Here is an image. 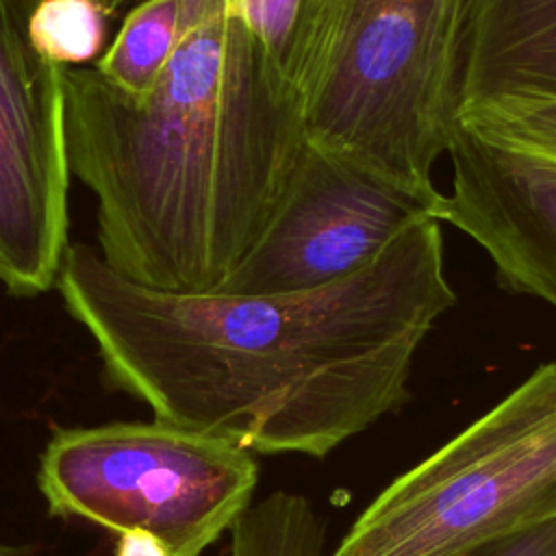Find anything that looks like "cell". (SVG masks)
<instances>
[{"instance_id": "8992f818", "label": "cell", "mask_w": 556, "mask_h": 556, "mask_svg": "<svg viewBox=\"0 0 556 556\" xmlns=\"http://www.w3.org/2000/svg\"><path fill=\"white\" fill-rule=\"evenodd\" d=\"M39 2L0 0V282L17 298L54 287L70 245L65 67L30 39Z\"/></svg>"}, {"instance_id": "52a82bcc", "label": "cell", "mask_w": 556, "mask_h": 556, "mask_svg": "<svg viewBox=\"0 0 556 556\" xmlns=\"http://www.w3.org/2000/svg\"><path fill=\"white\" fill-rule=\"evenodd\" d=\"M428 202L306 139L267 228L217 291L295 293L374 263L404 230L437 219Z\"/></svg>"}, {"instance_id": "5b68a950", "label": "cell", "mask_w": 556, "mask_h": 556, "mask_svg": "<svg viewBox=\"0 0 556 556\" xmlns=\"http://www.w3.org/2000/svg\"><path fill=\"white\" fill-rule=\"evenodd\" d=\"M48 513L117 534H152L169 556H202L250 508V450L161 419L61 428L37 476Z\"/></svg>"}, {"instance_id": "30bf717a", "label": "cell", "mask_w": 556, "mask_h": 556, "mask_svg": "<svg viewBox=\"0 0 556 556\" xmlns=\"http://www.w3.org/2000/svg\"><path fill=\"white\" fill-rule=\"evenodd\" d=\"M345 0H230L280 78L306 102L315 89Z\"/></svg>"}, {"instance_id": "6da1fadb", "label": "cell", "mask_w": 556, "mask_h": 556, "mask_svg": "<svg viewBox=\"0 0 556 556\" xmlns=\"http://www.w3.org/2000/svg\"><path fill=\"white\" fill-rule=\"evenodd\" d=\"M54 287L109 380L154 419L258 454L315 458L408 400L415 352L456 302L434 217L311 291L148 287L85 243L67 245Z\"/></svg>"}, {"instance_id": "9a60e30c", "label": "cell", "mask_w": 556, "mask_h": 556, "mask_svg": "<svg viewBox=\"0 0 556 556\" xmlns=\"http://www.w3.org/2000/svg\"><path fill=\"white\" fill-rule=\"evenodd\" d=\"M463 556H556V521L489 543Z\"/></svg>"}, {"instance_id": "277c9868", "label": "cell", "mask_w": 556, "mask_h": 556, "mask_svg": "<svg viewBox=\"0 0 556 556\" xmlns=\"http://www.w3.org/2000/svg\"><path fill=\"white\" fill-rule=\"evenodd\" d=\"M556 521V361L397 476L330 556H463Z\"/></svg>"}, {"instance_id": "7a4b0ae2", "label": "cell", "mask_w": 556, "mask_h": 556, "mask_svg": "<svg viewBox=\"0 0 556 556\" xmlns=\"http://www.w3.org/2000/svg\"><path fill=\"white\" fill-rule=\"evenodd\" d=\"M67 165L98 200V243L119 274L217 291L254 248L306 143L304 100L230 2L141 96L65 67Z\"/></svg>"}, {"instance_id": "e0dca14e", "label": "cell", "mask_w": 556, "mask_h": 556, "mask_svg": "<svg viewBox=\"0 0 556 556\" xmlns=\"http://www.w3.org/2000/svg\"><path fill=\"white\" fill-rule=\"evenodd\" d=\"M0 556H33L30 547H22V545H4L0 543Z\"/></svg>"}, {"instance_id": "5bb4252c", "label": "cell", "mask_w": 556, "mask_h": 556, "mask_svg": "<svg viewBox=\"0 0 556 556\" xmlns=\"http://www.w3.org/2000/svg\"><path fill=\"white\" fill-rule=\"evenodd\" d=\"M456 124L489 141L556 163V100L486 106L458 117Z\"/></svg>"}, {"instance_id": "7c38bea8", "label": "cell", "mask_w": 556, "mask_h": 556, "mask_svg": "<svg viewBox=\"0 0 556 556\" xmlns=\"http://www.w3.org/2000/svg\"><path fill=\"white\" fill-rule=\"evenodd\" d=\"M230 556H324V523L306 497L276 491L235 521Z\"/></svg>"}, {"instance_id": "ba28073f", "label": "cell", "mask_w": 556, "mask_h": 556, "mask_svg": "<svg viewBox=\"0 0 556 556\" xmlns=\"http://www.w3.org/2000/svg\"><path fill=\"white\" fill-rule=\"evenodd\" d=\"M452 187L437 219L471 237L497 282L556 308V163L454 126Z\"/></svg>"}, {"instance_id": "2e32d148", "label": "cell", "mask_w": 556, "mask_h": 556, "mask_svg": "<svg viewBox=\"0 0 556 556\" xmlns=\"http://www.w3.org/2000/svg\"><path fill=\"white\" fill-rule=\"evenodd\" d=\"M115 556H169L167 549L148 532H122L115 543Z\"/></svg>"}, {"instance_id": "8fae6325", "label": "cell", "mask_w": 556, "mask_h": 556, "mask_svg": "<svg viewBox=\"0 0 556 556\" xmlns=\"http://www.w3.org/2000/svg\"><path fill=\"white\" fill-rule=\"evenodd\" d=\"M230 0H146L130 11L96 70L117 89L146 93L182 41Z\"/></svg>"}, {"instance_id": "4fadbf2b", "label": "cell", "mask_w": 556, "mask_h": 556, "mask_svg": "<svg viewBox=\"0 0 556 556\" xmlns=\"http://www.w3.org/2000/svg\"><path fill=\"white\" fill-rule=\"evenodd\" d=\"M106 9L98 0H41L30 15V39L59 67H80L102 56Z\"/></svg>"}, {"instance_id": "3957f363", "label": "cell", "mask_w": 556, "mask_h": 556, "mask_svg": "<svg viewBox=\"0 0 556 556\" xmlns=\"http://www.w3.org/2000/svg\"><path fill=\"white\" fill-rule=\"evenodd\" d=\"M469 0H345L304 102L306 139L439 204Z\"/></svg>"}, {"instance_id": "9c48e42d", "label": "cell", "mask_w": 556, "mask_h": 556, "mask_svg": "<svg viewBox=\"0 0 556 556\" xmlns=\"http://www.w3.org/2000/svg\"><path fill=\"white\" fill-rule=\"evenodd\" d=\"M556 100V0H469L456 119L497 104Z\"/></svg>"}]
</instances>
